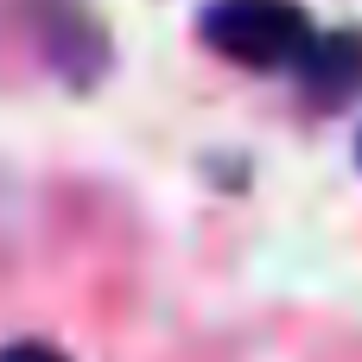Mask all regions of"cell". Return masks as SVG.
I'll list each match as a JSON object with an SVG mask.
<instances>
[{
  "label": "cell",
  "instance_id": "cell-2",
  "mask_svg": "<svg viewBox=\"0 0 362 362\" xmlns=\"http://www.w3.org/2000/svg\"><path fill=\"white\" fill-rule=\"evenodd\" d=\"M305 76L318 83L325 102L362 89V38H356V32H344V38H318V51L305 57Z\"/></svg>",
  "mask_w": 362,
  "mask_h": 362
},
{
  "label": "cell",
  "instance_id": "cell-1",
  "mask_svg": "<svg viewBox=\"0 0 362 362\" xmlns=\"http://www.w3.org/2000/svg\"><path fill=\"white\" fill-rule=\"evenodd\" d=\"M204 45L248 70H305L325 32H312V13L299 0H210L204 6Z\"/></svg>",
  "mask_w": 362,
  "mask_h": 362
},
{
  "label": "cell",
  "instance_id": "cell-3",
  "mask_svg": "<svg viewBox=\"0 0 362 362\" xmlns=\"http://www.w3.org/2000/svg\"><path fill=\"white\" fill-rule=\"evenodd\" d=\"M0 362H70L57 344H38V337H25V344H6L0 350Z\"/></svg>",
  "mask_w": 362,
  "mask_h": 362
}]
</instances>
